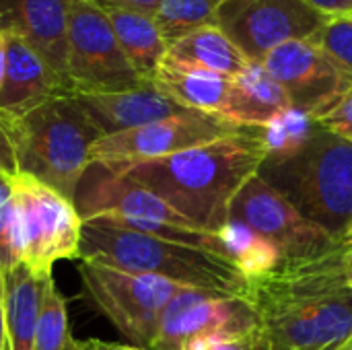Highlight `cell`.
I'll use <instances>...</instances> for the list:
<instances>
[{"mask_svg":"<svg viewBox=\"0 0 352 350\" xmlns=\"http://www.w3.org/2000/svg\"><path fill=\"white\" fill-rule=\"evenodd\" d=\"M346 248L280 262L250 276L245 297L262 322L270 350H338L352 340V289Z\"/></svg>","mask_w":352,"mask_h":350,"instance_id":"6da1fadb","label":"cell"},{"mask_svg":"<svg viewBox=\"0 0 352 350\" xmlns=\"http://www.w3.org/2000/svg\"><path fill=\"white\" fill-rule=\"evenodd\" d=\"M264 159L260 128H241L214 142L134 165L122 175L159 196L196 229L219 235L229 223L233 198Z\"/></svg>","mask_w":352,"mask_h":350,"instance_id":"7a4b0ae2","label":"cell"},{"mask_svg":"<svg viewBox=\"0 0 352 350\" xmlns=\"http://www.w3.org/2000/svg\"><path fill=\"white\" fill-rule=\"evenodd\" d=\"M78 260L225 295H243L248 285L243 272L229 258L99 219L82 221Z\"/></svg>","mask_w":352,"mask_h":350,"instance_id":"3957f363","label":"cell"},{"mask_svg":"<svg viewBox=\"0 0 352 350\" xmlns=\"http://www.w3.org/2000/svg\"><path fill=\"white\" fill-rule=\"evenodd\" d=\"M16 173L31 175L74 202L89 169L91 146L101 138L76 95H56L19 118H0Z\"/></svg>","mask_w":352,"mask_h":350,"instance_id":"277c9868","label":"cell"},{"mask_svg":"<svg viewBox=\"0 0 352 350\" xmlns=\"http://www.w3.org/2000/svg\"><path fill=\"white\" fill-rule=\"evenodd\" d=\"M258 175L305 219L342 241L352 223L351 138L318 126L299 153L285 159H264Z\"/></svg>","mask_w":352,"mask_h":350,"instance_id":"5b68a950","label":"cell"},{"mask_svg":"<svg viewBox=\"0 0 352 350\" xmlns=\"http://www.w3.org/2000/svg\"><path fill=\"white\" fill-rule=\"evenodd\" d=\"M258 332L260 316L245 297L186 287L165 307L148 350H206Z\"/></svg>","mask_w":352,"mask_h":350,"instance_id":"8992f818","label":"cell"},{"mask_svg":"<svg viewBox=\"0 0 352 350\" xmlns=\"http://www.w3.org/2000/svg\"><path fill=\"white\" fill-rule=\"evenodd\" d=\"M78 272L95 305L138 349H151L161 316L186 287L153 274H136L109 266L80 262Z\"/></svg>","mask_w":352,"mask_h":350,"instance_id":"52a82bcc","label":"cell"},{"mask_svg":"<svg viewBox=\"0 0 352 350\" xmlns=\"http://www.w3.org/2000/svg\"><path fill=\"white\" fill-rule=\"evenodd\" d=\"M66 80L72 95L116 93L146 85L126 60L107 12L95 0H72Z\"/></svg>","mask_w":352,"mask_h":350,"instance_id":"ba28073f","label":"cell"},{"mask_svg":"<svg viewBox=\"0 0 352 350\" xmlns=\"http://www.w3.org/2000/svg\"><path fill=\"white\" fill-rule=\"evenodd\" d=\"M239 130V126L227 122L221 116L186 111L134 130L101 136L91 146L89 165L122 173L134 165L208 144Z\"/></svg>","mask_w":352,"mask_h":350,"instance_id":"9c48e42d","label":"cell"},{"mask_svg":"<svg viewBox=\"0 0 352 350\" xmlns=\"http://www.w3.org/2000/svg\"><path fill=\"white\" fill-rule=\"evenodd\" d=\"M23 221V264L39 278L52 276L58 260H76L82 219L72 200L31 175L16 173Z\"/></svg>","mask_w":352,"mask_h":350,"instance_id":"30bf717a","label":"cell"},{"mask_svg":"<svg viewBox=\"0 0 352 350\" xmlns=\"http://www.w3.org/2000/svg\"><path fill=\"white\" fill-rule=\"evenodd\" d=\"M229 219L245 223L256 233L270 239L280 252L283 262L320 258L344 248L338 237L305 219L258 173L250 177L233 198Z\"/></svg>","mask_w":352,"mask_h":350,"instance_id":"8fae6325","label":"cell"},{"mask_svg":"<svg viewBox=\"0 0 352 350\" xmlns=\"http://www.w3.org/2000/svg\"><path fill=\"white\" fill-rule=\"evenodd\" d=\"M324 23L305 0H223L217 10V27L252 64L287 41H311Z\"/></svg>","mask_w":352,"mask_h":350,"instance_id":"7c38bea8","label":"cell"},{"mask_svg":"<svg viewBox=\"0 0 352 350\" xmlns=\"http://www.w3.org/2000/svg\"><path fill=\"white\" fill-rule=\"evenodd\" d=\"M262 66L283 87L291 107L316 122L326 118L352 89V74L307 39L278 45Z\"/></svg>","mask_w":352,"mask_h":350,"instance_id":"4fadbf2b","label":"cell"},{"mask_svg":"<svg viewBox=\"0 0 352 350\" xmlns=\"http://www.w3.org/2000/svg\"><path fill=\"white\" fill-rule=\"evenodd\" d=\"M74 206L82 221L91 219H146L182 227H194L159 196L122 173L89 165L82 175Z\"/></svg>","mask_w":352,"mask_h":350,"instance_id":"5bb4252c","label":"cell"},{"mask_svg":"<svg viewBox=\"0 0 352 350\" xmlns=\"http://www.w3.org/2000/svg\"><path fill=\"white\" fill-rule=\"evenodd\" d=\"M4 35V76L0 85V118H19L43 101L70 93L66 83L14 31Z\"/></svg>","mask_w":352,"mask_h":350,"instance_id":"9a60e30c","label":"cell"},{"mask_svg":"<svg viewBox=\"0 0 352 350\" xmlns=\"http://www.w3.org/2000/svg\"><path fill=\"white\" fill-rule=\"evenodd\" d=\"M70 6L72 0H0V31L19 33L66 87Z\"/></svg>","mask_w":352,"mask_h":350,"instance_id":"2e32d148","label":"cell"},{"mask_svg":"<svg viewBox=\"0 0 352 350\" xmlns=\"http://www.w3.org/2000/svg\"><path fill=\"white\" fill-rule=\"evenodd\" d=\"M76 99L101 136L134 130L171 116L192 111L169 99L153 83L130 91L76 95Z\"/></svg>","mask_w":352,"mask_h":350,"instance_id":"e0dca14e","label":"cell"},{"mask_svg":"<svg viewBox=\"0 0 352 350\" xmlns=\"http://www.w3.org/2000/svg\"><path fill=\"white\" fill-rule=\"evenodd\" d=\"M291 109L283 87L262 64H250L245 72L233 78L223 116L239 128H266Z\"/></svg>","mask_w":352,"mask_h":350,"instance_id":"ac0fdd59","label":"cell"},{"mask_svg":"<svg viewBox=\"0 0 352 350\" xmlns=\"http://www.w3.org/2000/svg\"><path fill=\"white\" fill-rule=\"evenodd\" d=\"M151 83L186 109L223 116L233 78L165 58Z\"/></svg>","mask_w":352,"mask_h":350,"instance_id":"d6986e66","label":"cell"},{"mask_svg":"<svg viewBox=\"0 0 352 350\" xmlns=\"http://www.w3.org/2000/svg\"><path fill=\"white\" fill-rule=\"evenodd\" d=\"M6 305V340L8 350H35L37 316L43 281L25 264L2 272Z\"/></svg>","mask_w":352,"mask_h":350,"instance_id":"ffe728a7","label":"cell"},{"mask_svg":"<svg viewBox=\"0 0 352 350\" xmlns=\"http://www.w3.org/2000/svg\"><path fill=\"white\" fill-rule=\"evenodd\" d=\"M118 43L138 74L140 80L151 83L161 62L167 56V43L159 31L153 14L136 10H105Z\"/></svg>","mask_w":352,"mask_h":350,"instance_id":"44dd1931","label":"cell"},{"mask_svg":"<svg viewBox=\"0 0 352 350\" xmlns=\"http://www.w3.org/2000/svg\"><path fill=\"white\" fill-rule=\"evenodd\" d=\"M165 58L184 66L208 70L229 78L239 76L252 64L217 25L202 27L179 39L167 50Z\"/></svg>","mask_w":352,"mask_h":350,"instance_id":"7402d4cb","label":"cell"},{"mask_svg":"<svg viewBox=\"0 0 352 350\" xmlns=\"http://www.w3.org/2000/svg\"><path fill=\"white\" fill-rule=\"evenodd\" d=\"M219 237L227 248L229 260L237 264V268L243 272L245 278L270 272L283 262L276 245L264 235L256 233L245 223L229 219V223L223 227Z\"/></svg>","mask_w":352,"mask_h":350,"instance_id":"603a6c76","label":"cell"},{"mask_svg":"<svg viewBox=\"0 0 352 350\" xmlns=\"http://www.w3.org/2000/svg\"><path fill=\"white\" fill-rule=\"evenodd\" d=\"M221 2L223 0H159L153 17L167 47L202 27L217 25Z\"/></svg>","mask_w":352,"mask_h":350,"instance_id":"cb8c5ba5","label":"cell"},{"mask_svg":"<svg viewBox=\"0 0 352 350\" xmlns=\"http://www.w3.org/2000/svg\"><path fill=\"white\" fill-rule=\"evenodd\" d=\"M35 350H82V342H78L70 332L66 299L58 291L52 276L43 281Z\"/></svg>","mask_w":352,"mask_h":350,"instance_id":"d4e9b609","label":"cell"},{"mask_svg":"<svg viewBox=\"0 0 352 350\" xmlns=\"http://www.w3.org/2000/svg\"><path fill=\"white\" fill-rule=\"evenodd\" d=\"M16 173L0 171V270L23 264V221L14 186Z\"/></svg>","mask_w":352,"mask_h":350,"instance_id":"484cf974","label":"cell"},{"mask_svg":"<svg viewBox=\"0 0 352 350\" xmlns=\"http://www.w3.org/2000/svg\"><path fill=\"white\" fill-rule=\"evenodd\" d=\"M318 126L320 124L316 120L291 107L272 124L260 128L266 146V159H285L299 153L311 140Z\"/></svg>","mask_w":352,"mask_h":350,"instance_id":"4316f807","label":"cell"},{"mask_svg":"<svg viewBox=\"0 0 352 350\" xmlns=\"http://www.w3.org/2000/svg\"><path fill=\"white\" fill-rule=\"evenodd\" d=\"M311 41L320 45L342 70L352 74V12L326 19Z\"/></svg>","mask_w":352,"mask_h":350,"instance_id":"83f0119b","label":"cell"},{"mask_svg":"<svg viewBox=\"0 0 352 350\" xmlns=\"http://www.w3.org/2000/svg\"><path fill=\"white\" fill-rule=\"evenodd\" d=\"M318 124L330 132L340 134V136L352 134V89L346 93V97L326 118H322Z\"/></svg>","mask_w":352,"mask_h":350,"instance_id":"f1b7e54d","label":"cell"},{"mask_svg":"<svg viewBox=\"0 0 352 350\" xmlns=\"http://www.w3.org/2000/svg\"><path fill=\"white\" fill-rule=\"evenodd\" d=\"M103 10H136L155 14L159 0H95Z\"/></svg>","mask_w":352,"mask_h":350,"instance_id":"f546056e","label":"cell"},{"mask_svg":"<svg viewBox=\"0 0 352 350\" xmlns=\"http://www.w3.org/2000/svg\"><path fill=\"white\" fill-rule=\"evenodd\" d=\"M314 10L324 14L326 19L330 17H340L352 12V0H305Z\"/></svg>","mask_w":352,"mask_h":350,"instance_id":"4dcf8cb0","label":"cell"},{"mask_svg":"<svg viewBox=\"0 0 352 350\" xmlns=\"http://www.w3.org/2000/svg\"><path fill=\"white\" fill-rule=\"evenodd\" d=\"M0 171L2 173H16V163H14V153L10 146V140L6 136V130L0 124Z\"/></svg>","mask_w":352,"mask_h":350,"instance_id":"1f68e13d","label":"cell"},{"mask_svg":"<svg viewBox=\"0 0 352 350\" xmlns=\"http://www.w3.org/2000/svg\"><path fill=\"white\" fill-rule=\"evenodd\" d=\"M82 350H146L132 347V344H116V342H105V340H85Z\"/></svg>","mask_w":352,"mask_h":350,"instance_id":"d6a6232c","label":"cell"},{"mask_svg":"<svg viewBox=\"0 0 352 350\" xmlns=\"http://www.w3.org/2000/svg\"><path fill=\"white\" fill-rule=\"evenodd\" d=\"M0 350H8L6 340V305H4V281L0 270Z\"/></svg>","mask_w":352,"mask_h":350,"instance_id":"836d02e7","label":"cell"},{"mask_svg":"<svg viewBox=\"0 0 352 350\" xmlns=\"http://www.w3.org/2000/svg\"><path fill=\"white\" fill-rule=\"evenodd\" d=\"M344 266H346V278H349V285L352 289V248H346V254H344Z\"/></svg>","mask_w":352,"mask_h":350,"instance_id":"e575fe53","label":"cell"},{"mask_svg":"<svg viewBox=\"0 0 352 350\" xmlns=\"http://www.w3.org/2000/svg\"><path fill=\"white\" fill-rule=\"evenodd\" d=\"M2 76H4V35L0 31V85H2Z\"/></svg>","mask_w":352,"mask_h":350,"instance_id":"d590c367","label":"cell"},{"mask_svg":"<svg viewBox=\"0 0 352 350\" xmlns=\"http://www.w3.org/2000/svg\"><path fill=\"white\" fill-rule=\"evenodd\" d=\"M342 245L344 248H352V223L351 227H349V231H346V235L342 237Z\"/></svg>","mask_w":352,"mask_h":350,"instance_id":"8d00e7d4","label":"cell"},{"mask_svg":"<svg viewBox=\"0 0 352 350\" xmlns=\"http://www.w3.org/2000/svg\"><path fill=\"white\" fill-rule=\"evenodd\" d=\"M338 350H352V340L351 342H349V344H344V347H340V349Z\"/></svg>","mask_w":352,"mask_h":350,"instance_id":"74e56055","label":"cell"},{"mask_svg":"<svg viewBox=\"0 0 352 350\" xmlns=\"http://www.w3.org/2000/svg\"><path fill=\"white\" fill-rule=\"evenodd\" d=\"M344 138H351V140H352V134H349V136H344Z\"/></svg>","mask_w":352,"mask_h":350,"instance_id":"f35d334b","label":"cell"}]
</instances>
